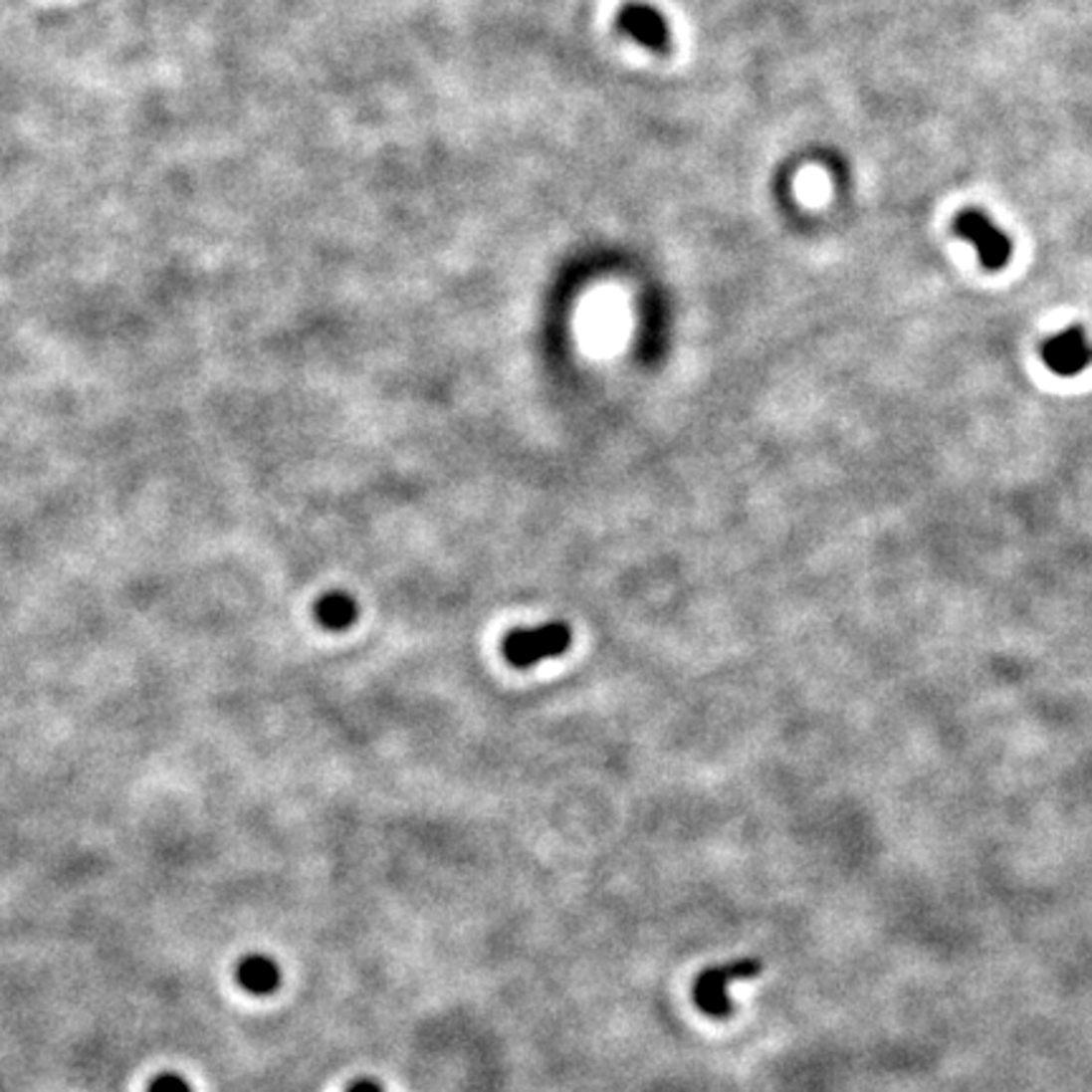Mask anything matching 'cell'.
<instances>
[{
	"label": "cell",
	"instance_id": "6da1fadb",
	"mask_svg": "<svg viewBox=\"0 0 1092 1092\" xmlns=\"http://www.w3.org/2000/svg\"><path fill=\"white\" fill-rule=\"evenodd\" d=\"M759 974H762V961L759 959H742L734 961V964H724V967H711L696 979L693 999H696L698 1009L703 1014L714 1016V1019H726L734 1011V1004H731L726 988L734 982L757 979Z\"/></svg>",
	"mask_w": 1092,
	"mask_h": 1092
},
{
	"label": "cell",
	"instance_id": "7a4b0ae2",
	"mask_svg": "<svg viewBox=\"0 0 1092 1092\" xmlns=\"http://www.w3.org/2000/svg\"><path fill=\"white\" fill-rule=\"evenodd\" d=\"M571 630L564 622H549L532 630H514L504 637V658L514 668H532L534 663L566 653Z\"/></svg>",
	"mask_w": 1092,
	"mask_h": 1092
},
{
	"label": "cell",
	"instance_id": "52a82bcc",
	"mask_svg": "<svg viewBox=\"0 0 1092 1092\" xmlns=\"http://www.w3.org/2000/svg\"><path fill=\"white\" fill-rule=\"evenodd\" d=\"M314 612L327 630H344L357 620V602L346 594H327L325 599H319Z\"/></svg>",
	"mask_w": 1092,
	"mask_h": 1092
},
{
	"label": "cell",
	"instance_id": "8992f818",
	"mask_svg": "<svg viewBox=\"0 0 1092 1092\" xmlns=\"http://www.w3.org/2000/svg\"><path fill=\"white\" fill-rule=\"evenodd\" d=\"M236 979L248 993H256V996H266V993H274L279 988L281 974L274 961L266 959V956H248L238 964Z\"/></svg>",
	"mask_w": 1092,
	"mask_h": 1092
},
{
	"label": "cell",
	"instance_id": "ba28073f",
	"mask_svg": "<svg viewBox=\"0 0 1092 1092\" xmlns=\"http://www.w3.org/2000/svg\"><path fill=\"white\" fill-rule=\"evenodd\" d=\"M147 1092H192V1090H190V1085L182 1080V1077L159 1075V1077H154L152 1082H149Z\"/></svg>",
	"mask_w": 1092,
	"mask_h": 1092
},
{
	"label": "cell",
	"instance_id": "3957f363",
	"mask_svg": "<svg viewBox=\"0 0 1092 1092\" xmlns=\"http://www.w3.org/2000/svg\"><path fill=\"white\" fill-rule=\"evenodd\" d=\"M954 233L964 241L972 243L979 253L983 269L999 271L1009 264L1011 259V241L993 226L991 220L977 210H964L954 220Z\"/></svg>",
	"mask_w": 1092,
	"mask_h": 1092
},
{
	"label": "cell",
	"instance_id": "277c9868",
	"mask_svg": "<svg viewBox=\"0 0 1092 1092\" xmlns=\"http://www.w3.org/2000/svg\"><path fill=\"white\" fill-rule=\"evenodd\" d=\"M1042 359L1059 377H1075L1092 364V344L1080 327H1067L1044 339Z\"/></svg>",
	"mask_w": 1092,
	"mask_h": 1092
},
{
	"label": "cell",
	"instance_id": "9c48e42d",
	"mask_svg": "<svg viewBox=\"0 0 1092 1092\" xmlns=\"http://www.w3.org/2000/svg\"><path fill=\"white\" fill-rule=\"evenodd\" d=\"M346 1092H384L374 1080H357Z\"/></svg>",
	"mask_w": 1092,
	"mask_h": 1092
},
{
	"label": "cell",
	"instance_id": "5b68a950",
	"mask_svg": "<svg viewBox=\"0 0 1092 1092\" xmlns=\"http://www.w3.org/2000/svg\"><path fill=\"white\" fill-rule=\"evenodd\" d=\"M617 28H620V34L630 36L632 41L655 54H665L670 49V28L653 6H645V3L625 6L617 13Z\"/></svg>",
	"mask_w": 1092,
	"mask_h": 1092
}]
</instances>
